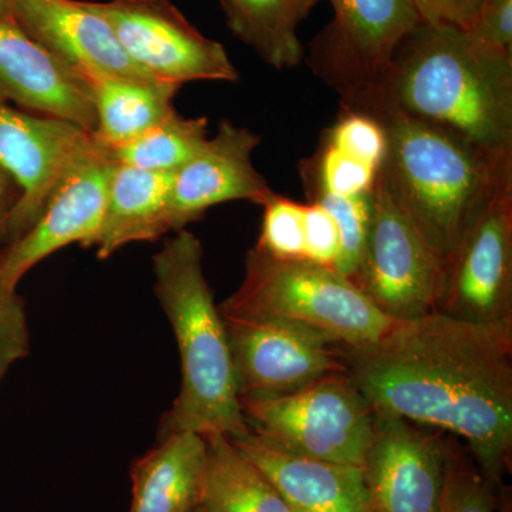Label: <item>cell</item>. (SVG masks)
I'll return each instance as SVG.
<instances>
[{
  "label": "cell",
  "instance_id": "cell-16",
  "mask_svg": "<svg viewBox=\"0 0 512 512\" xmlns=\"http://www.w3.org/2000/svg\"><path fill=\"white\" fill-rule=\"evenodd\" d=\"M0 100L37 116L67 121L90 134L96 128L82 74L6 20H0Z\"/></svg>",
  "mask_w": 512,
  "mask_h": 512
},
{
  "label": "cell",
  "instance_id": "cell-11",
  "mask_svg": "<svg viewBox=\"0 0 512 512\" xmlns=\"http://www.w3.org/2000/svg\"><path fill=\"white\" fill-rule=\"evenodd\" d=\"M222 318L239 399L285 396L348 372L339 346L305 326L274 318Z\"/></svg>",
  "mask_w": 512,
  "mask_h": 512
},
{
  "label": "cell",
  "instance_id": "cell-1",
  "mask_svg": "<svg viewBox=\"0 0 512 512\" xmlns=\"http://www.w3.org/2000/svg\"><path fill=\"white\" fill-rule=\"evenodd\" d=\"M339 349L373 409L461 437L481 473L500 477L512 451V323L433 312L375 345Z\"/></svg>",
  "mask_w": 512,
  "mask_h": 512
},
{
  "label": "cell",
  "instance_id": "cell-8",
  "mask_svg": "<svg viewBox=\"0 0 512 512\" xmlns=\"http://www.w3.org/2000/svg\"><path fill=\"white\" fill-rule=\"evenodd\" d=\"M350 281L396 322L436 312L443 289V262L397 208L379 177L362 256Z\"/></svg>",
  "mask_w": 512,
  "mask_h": 512
},
{
  "label": "cell",
  "instance_id": "cell-20",
  "mask_svg": "<svg viewBox=\"0 0 512 512\" xmlns=\"http://www.w3.org/2000/svg\"><path fill=\"white\" fill-rule=\"evenodd\" d=\"M205 439L174 433L131 467L133 501L130 512H194L201 504Z\"/></svg>",
  "mask_w": 512,
  "mask_h": 512
},
{
  "label": "cell",
  "instance_id": "cell-5",
  "mask_svg": "<svg viewBox=\"0 0 512 512\" xmlns=\"http://www.w3.org/2000/svg\"><path fill=\"white\" fill-rule=\"evenodd\" d=\"M220 312L235 318L286 320L349 349L375 345L400 323L380 312L336 269L308 259L275 258L255 247L245 258L242 284Z\"/></svg>",
  "mask_w": 512,
  "mask_h": 512
},
{
  "label": "cell",
  "instance_id": "cell-2",
  "mask_svg": "<svg viewBox=\"0 0 512 512\" xmlns=\"http://www.w3.org/2000/svg\"><path fill=\"white\" fill-rule=\"evenodd\" d=\"M345 109L382 124L386 153L377 177L446 268L495 191L512 180V154L485 151L382 99Z\"/></svg>",
  "mask_w": 512,
  "mask_h": 512
},
{
  "label": "cell",
  "instance_id": "cell-12",
  "mask_svg": "<svg viewBox=\"0 0 512 512\" xmlns=\"http://www.w3.org/2000/svg\"><path fill=\"white\" fill-rule=\"evenodd\" d=\"M113 165L93 138L60 178L35 224L0 248V266L8 284L18 288L33 266L67 245H96Z\"/></svg>",
  "mask_w": 512,
  "mask_h": 512
},
{
  "label": "cell",
  "instance_id": "cell-30",
  "mask_svg": "<svg viewBox=\"0 0 512 512\" xmlns=\"http://www.w3.org/2000/svg\"><path fill=\"white\" fill-rule=\"evenodd\" d=\"M29 350L25 302L20 298L18 288L8 284L0 266V383L16 363L29 355Z\"/></svg>",
  "mask_w": 512,
  "mask_h": 512
},
{
  "label": "cell",
  "instance_id": "cell-33",
  "mask_svg": "<svg viewBox=\"0 0 512 512\" xmlns=\"http://www.w3.org/2000/svg\"><path fill=\"white\" fill-rule=\"evenodd\" d=\"M483 0H413L421 22L468 32Z\"/></svg>",
  "mask_w": 512,
  "mask_h": 512
},
{
  "label": "cell",
  "instance_id": "cell-21",
  "mask_svg": "<svg viewBox=\"0 0 512 512\" xmlns=\"http://www.w3.org/2000/svg\"><path fill=\"white\" fill-rule=\"evenodd\" d=\"M82 74L89 89L96 128L94 140L111 148L126 144L174 111L181 86L151 79H128L111 74Z\"/></svg>",
  "mask_w": 512,
  "mask_h": 512
},
{
  "label": "cell",
  "instance_id": "cell-6",
  "mask_svg": "<svg viewBox=\"0 0 512 512\" xmlns=\"http://www.w3.org/2000/svg\"><path fill=\"white\" fill-rule=\"evenodd\" d=\"M251 429L302 456L363 467L375 409L348 372L322 377L298 392L241 397Z\"/></svg>",
  "mask_w": 512,
  "mask_h": 512
},
{
  "label": "cell",
  "instance_id": "cell-4",
  "mask_svg": "<svg viewBox=\"0 0 512 512\" xmlns=\"http://www.w3.org/2000/svg\"><path fill=\"white\" fill-rule=\"evenodd\" d=\"M201 241L175 232L153 258L154 292L170 320L181 359V389L161 420L158 439L174 433L241 439L242 413L227 328L202 266Z\"/></svg>",
  "mask_w": 512,
  "mask_h": 512
},
{
  "label": "cell",
  "instance_id": "cell-3",
  "mask_svg": "<svg viewBox=\"0 0 512 512\" xmlns=\"http://www.w3.org/2000/svg\"><path fill=\"white\" fill-rule=\"evenodd\" d=\"M372 99L490 153L512 154V57L464 30L421 22L397 50L383 89L365 101Z\"/></svg>",
  "mask_w": 512,
  "mask_h": 512
},
{
  "label": "cell",
  "instance_id": "cell-23",
  "mask_svg": "<svg viewBox=\"0 0 512 512\" xmlns=\"http://www.w3.org/2000/svg\"><path fill=\"white\" fill-rule=\"evenodd\" d=\"M322 0H221L228 28L276 70L293 69L305 56L299 26Z\"/></svg>",
  "mask_w": 512,
  "mask_h": 512
},
{
  "label": "cell",
  "instance_id": "cell-7",
  "mask_svg": "<svg viewBox=\"0 0 512 512\" xmlns=\"http://www.w3.org/2000/svg\"><path fill=\"white\" fill-rule=\"evenodd\" d=\"M332 22L312 40L308 64L342 106L383 89L394 56L421 18L413 0H328Z\"/></svg>",
  "mask_w": 512,
  "mask_h": 512
},
{
  "label": "cell",
  "instance_id": "cell-10",
  "mask_svg": "<svg viewBox=\"0 0 512 512\" xmlns=\"http://www.w3.org/2000/svg\"><path fill=\"white\" fill-rule=\"evenodd\" d=\"M436 312L483 325L512 323V180L495 191L447 262Z\"/></svg>",
  "mask_w": 512,
  "mask_h": 512
},
{
  "label": "cell",
  "instance_id": "cell-37",
  "mask_svg": "<svg viewBox=\"0 0 512 512\" xmlns=\"http://www.w3.org/2000/svg\"><path fill=\"white\" fill-rule=\"evenodd\" d=\"M292 512H308V511L298 510V508H292Z\"/></svg>",
  "mask_w": 512,
  "mask_h": 512
},
{
  "label": "cell",
  "instance_id": "cell-26",
  "mask_svg": "<svg viewBox=\"0 0 512 512\" xmlns=\"http://www.w3.org/2000/svg\"><path fill=\"white\" fill-rule=\"evenodd\" d=\"M377 174L372 165L342 153L323 141L318 153L301 163L303 184L316 185L330 194L359 197L372 192Z\"/></svg>",
  "mask_w": 512,
  "mask_h": 512
},
{
  "label": "cell",
  "instance_id": "cell-31",
  "mask_svg": "<svg viewBox=\"0 0 512 512\" xmlns=\"http://www.w3.org/2000/svg\"><path fill=\"white\" fill-rule=\"evenodd\" d=\"M467 33L485 49L512 57V0H483Z\"/></svg>",
  "mask_w": 512,
  "mask_h": 512
},
{
  "label": "cell",
  "instance_id": "cell-14",
  "mask_svg": "<svg viewBox=\"0 0 512 512\" xmlns=\"http://www.w3.org/2000/svg\"><path fill=\"white\" fill-rule=\"evenodd\" d=\"M92 143V134L83 128L15 109L0 100V167L20 190L2 245L35 224L67 168Z\"/></svg>",
  "mask_w": 512,
  "mask_h": 512
},
{
  "label": "cell",
  "instance_id": "cell-22",
  "mask_svg": "<svg viewBox=\"0 0 512 512\" xmlns=\"http://www.w3.org/2000/svg\"><path fill=\"white\" fill-rule=\"evenodd\" d=\"M201 507L207 512H292L265 474L228 436L204 437Z\"/></svg>",
  "mask_w": 512,
  "mask_h": 512
},
{
  "label": "cell",
  "instance_id": "cell-32",
  "mask_svg": "<svg viewBox=\"0 0 512 512\" xmlns=\"http://www.w3.org/2000/svg\"><path fill=\"white\" fill-rule=\"evenodd\" d=\"M340 234L329 212L318 204H305V259L338 271Z\"/></svg>",
  "mask_w": 512,
  "mask_h": 512
},
{
  "label": "cell",
  "instance_id": "cell-27",
  "mask_svg": "<svg viewBox=\"0 0 512 512\" xmlns=\"http://www.w3.org/2000/svg\"><path fill=\"white\" fill-rule=\"evenodd\" d=\"M255 248L281 259H305V204L274 194L264 205Z\"/></svg>",
  "mask_w": 512,
  "mask_h": 512
},
{
  "label": "cell",
  "instance_id": "cell-34",
  "mask_svg": "<svg viewBox=\"0 0 512 512\" xmlns=\"http://www.w3.org/2000/svg\"><path fill=\"white\" fill-rule=\"evenodd\" d=\"M19 200L20 190L18 184L0 167V245H2L3 231H5L10 215H12Z\"/></svg>",
  "mask_w": 512,
  "mask_h": 512
},
{
  "label": "cell",
  "instance_id": "cell-19",
  "mask_svg": "<svg viewBox=\"0 0 512 512\" xmlns=\"http://www.w3.org/2000/svg\"><path fill=\"white\" fill-rule=\"evenodd\" d=\"M173 174L154 173L114 163L96 248L107 259L133 242H153L171 232Z\"/></svg>",
  "mask_w": 512,
  "mask_h": 512
},
{
  "label": "cell",
  "instance_id": "cell-28",
  "mask_svg": "<svg viewBox=\"0 0 512 512\" xmlns=\"http://www.w3.org/2000/svg\"><path fill=\"white\" fill-rule=\"evenodd\" d=\"M439 512H494L490 480L458 447L448 450Z\"/></svg>",
  "mask_w": 512,
  "mask_h": 512
},
{
  "label": "cell",
  "instance_id": "cell-18",
  "mask_svg": "<svg viewBox=\"0 0 512 512\" xmlns=\"http://www.w3.org/2000/svg\"><path fill=\"white\" fill-rule=\"evenodd\" d=\"M292 508L308 512H375L360 467L293 453L251 429L231 439Z\"/></svg>",
  "mask_w": 512,
  "mask_h": 512
},
{
  "label": "cell",
  "instance_id": "cell-29",
  "mask_svg": "<svg viewBox=\"0 0 512 512\" xmlns=\"http://www.w3.org/2000/svg\"><path fill=\"white\" fill-rule=\"evenodd\" d=\"M323 141L380 170L386 153L384 128L373 117L343 107L338 121L326 131Z\"/></svg>",
  "mask_w": 512,
  "mask_h": 512
},
{
  "label": "cell",
  "instance_id": "cell-9",
  "mask_svg": "<svg viewBox=\"0 0 512 512\" xmlns=\"http://www.w3.org/2000/svg\"><path fill=\"white\" fill-rule=\"evenodd\" d=\"M83 3L109 25L121 49L154 80L178 86L238 82L225 47L202 35L170 0Z\"/></svg>",
  "mask_w": 512,
  "mask_h": 512
},
{
  "label": "cell",
  "instance_id": "cell-35",
  "mask_svg": "<svg viewBox=\"0 0 512 512\" xmlns=\"http://www.w3.org/2000/svg\"><path fill=\"white\" fill-rule=\"evenodd\" d=\"M0 20H6V22H13L12 15H10L8 3L6 0H0Z\"/></svg>",
  "mask_w": 512,
  "mask_h": 512
},
{
  "label": "cell",
  "instance_id": "cell-24",
  "mask_svg": "<svg viewBox=\"0 0 512 512\" xmlns=\"http://www.w3.org/2000/svg\"><path fill=\"white\" fill-rule=\"evenodd\" d=\"M208 138L205 117L187 119L174 110L134 140L104 150L113 163L174 174L200 153Z\"/></svg>",
  "mask_w": 512,
  "mask_h": 512
},
{
  "label": "cell",
  "instance_id": "cell-15",
  "mask_svg": "<svg viewBox=\"0 0 512 512\" xmlns=\"http://www.w3.org/2000/svg\"><path fill=\"white\" fill-rule=\"evenodd\" d=\"M259 143L261 137L247 127L220 121L217 134L173 174L168 205L171 232L200 220L215 205L241 200L264 205L274 197L275 191L252 163Z\"/></svg>",
  "mask_w": 512,
  "mask_h": 512
},
{
  "label": "cell",
  "instance_id": "cell-17",
  "mask_svg": "<svg viewBox=\"0 0 512 512\" xmlns=\"http://www.w3.org/2000/svg\"><path fill=\"white\" fill-rule=\"evenodd\" d=\"M6 3L13 22L23 33L76 72L154 80L126 55L109 25L90 12L82 0Z\"/></svg>",
  "mask_w": 512,
  "mask_h": 512
},
{
  "label": "cell",
  "instance_id": "cell-13",
  "mask_svg": "<svg viewBox=\"0 0 512 512\" xmlns=\"http://www.w3.org/2000/svg\"><path fill=\"white\" fill-rule=\"evenodd\" d=\"M450 444L430 427L375 410L363 476L375 512H439Z\"/></svg>",
  "mask_w": 512,
  "mask_h": 512
},
{
  "label": "cell",
  "instance_id": "cell-36",
  "mask_svg": "<svg viewBox=\"0 0 512 512\" xmlns=\"http://www.w3.org/2000/svg\"><path fill=\"white\" fill-rule=\"evenodd\" d=\"M194 512H207V511H205L204 508H202L200 505V507H198L197 510H195Z\"/></svg>",
  "mask_w": 512,
  "mask_h": 512
},
{
  "label": "cell",
  "instance_id": "cell-25",
  "mask_svg": "<svg viewBox=\"0 0 512 512\" xmlns=\"http://www.w3.org/2000/svg\"><path fill=\"white\" fill-rule=\"evenodd\" d=\"M309 202L318 204L328 211L330 217L338 225L340 234V258L338 271L352 279L369 228L370 212H372V192L359 197H343L330 194L316 185L303 184Z\"/></svg>",
  "mask_w": 512,
  "mask_h": 512
}]
</instances>
